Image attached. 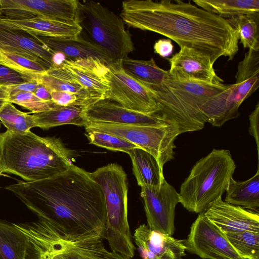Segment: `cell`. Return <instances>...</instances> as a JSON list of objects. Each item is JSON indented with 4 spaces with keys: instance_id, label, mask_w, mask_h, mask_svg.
<instances>
[{
    "instance_id": "6da1fadb",
    "label": "cell",
    "mask_w": 259,
    "mask_h": 259,
    "mask_svg": "<svg viewBox=\"0 0 259 259\" xmlns=\"http://www.w3.org/2000/svg\"><path fill=\"white\" fill-rule=\"evenodd\" d=\"M120 17L128 26L154 32L208 55L233 59L238 51L237 30L218 15L180 0H127Z\"/></svg>"
},
{
    "instance_id": "7a4b0ae2",
    "label": "cell",
    "mask_w": 259,
    "mask_h": 259,
    "mask_svg": "<svg viewBox=\"0 0 259 259\" xmlns=\"http://www.w3.org/2000/svg\"><path fill=\"white\" fill-rule=\"evenodd\" d=\"M5 189L38 218L72 234L98 231L105 235L107 212L102 189L89 172L73 164L53 177L34 182L18 181Z\"/></svg>"
},
{
    "instance_id": "3957f363",
    "label": "cell",
    "mask_w": 259,
    "mask_h": 259,
    "mask_svg": "<svg viewBox=\"0 0 259 259\" xmlns=\"http://www.w3.org/2000/svg\"><path fill=\"white\" fill-rule=\"evenodd\" d=\"M73 153L55 137H40L30 131L0 134L2 172L20 177L25 182L49 179L67 170Z\"/></svg>"
},
{
    "instance_id": "277c9868",
    "label": "cell",
    "mask_w": 259,
    "mask_h": 259,
    "mask_svg": "<svg viewBox=\"0 0 259 259\" xmlns=\"http://www.w3.org/2000/svg\"><path fill=\"white\" fill-rule=\"evenodd\" d=\"M28 241L25 259H132L108 250L104 234H72L49 221L13 223Z\"/></svg>"
},
{
    "instance_id": "5b68a950",
    "label": "cell",
    "mask_w": 259,
    "mask_h": 259,
    "mask_svg": "<svg viewBox=\"0 0 259 259\" xmlns=\"http://www.w3.org/2000/svg\"><path fill=\"white\" fill-rule=\"evenodd\" d=\"M229 85L180 80L169 73L162 84L150 90L158 103L159 110L156 114L177 125L181 134L204 127L207 121L201 107Z\"/></svg>"
},
{
    "instance_id": "8992f818",
    "label": "cell",
    "mask_w": 259,
    "mask_h": 259,
    "mask_svg": "<svg viewBox=\"0 0 259 259\" xmlns=\"http://www.w3.org/2000/svg\"><path fill=\"white\" fill-rule=\"evenodd\" d=\"M235 168L229 150L213 149L195 164L182 184L180 203L189 211L203 212L210 203L222 197Z\"/></svg>"
},
{
    "instance_id": "52a82bcc",
    "label": "cell",
    "mask_w": 259,
    "mask_h": 259,
    "mask_svg": "<svg viewBox=\"0 0 259 259\" xmlns=\"http://www.w3.org/2000/svg\"><path fill=\"white\" fill-rule=\"evenodd\" d=\"M104 193L107 212L104 238L112 251L132 258L136 247L128 221L127 178L122 167L109 163L90 172Z\"/></svg>"
},
{
    "instance_id": "ba28073f",
    "label": "cell",
    "mask_w": 259,
    "mask_h": 259,
    "mask_svg": "<svg viewBox=\"0 0 259 259\" xmlns=\"http://www.w3.org/2000/svg\"><path fill=\"white\" fill-rule=\"evenodd\" d=\"M79 36L103 51L112 62L120 61L135 50L132 36L121 18L93 1L77 2Z\"/></svg>"
},
{
    "instance_id": "9c48e42d",
    "label": "cell",
    "mask_w": 259,
    "mask_h": 259,
    "mask_svg": "<svg viewBox=\"0 0 259 259\" xmlns=\"http://www.w3.org/2000/svg\"><path fill=\"white\" fill-rule=\"evenodd\" d=\"M236 81L225 91L211 97L201 107L206 121L220 127L239 116L242 103L259 87V51L248 50L238 65Z\"/></svg>"
},
{
    "instance_id": "30bf717a",
    "label": "cell",
    "mask_w": 259,
    "mask_h": 259,
    "mask_svg": "<svg viewBox=\"0 0 259 259\" xmlns=\"http://www.w3.org/2000/svg\"><path fill=\"white\" fill-rule=\"evenodd\" d=\"M85 131H98L117 136L152 154L161 169L174 158L175 141L180 135L179 127L170 123L159 126L120 125L88 122Z\"/></svg>"
},
{
    "instance_id": "8fae6325",
    "label": "cell",
    "mask_w": 259,
    "mask_h": 259,
    "mask_svg": "<svg viewBox=\"0 0 259 259\" xmlns=\"http://www.w3.org/2000/svg\"><path fill=\"white\" fill-rule=\"evenodd\" d=\"M108 67L107 78L109 90L105 100L146 114H153L158 111V103L155 95L124 71L121 60L111 62Z\"/></svg>"
},
{
    "instance_id": "7c38bea8",
    "label": "cell",
    "mask_w": 259,
    "mask_h": 259,
    "mask_svg": "<svg viewBox=\"0 0 259 259\" xmlns=\"http://www.w3.org/2000/svg\"><path fill=\"white\" fill-rule=\"evenodd\" d=\"M186 250L203 259H243L225 233L203 214L199 213L184 240Z\"/></svg>"
},
{
    "instance_id": "4fadbf2b",
    "label": "cell",
    "mask_w": 259,
    "mask_h": 259,
    "mask_svg": "<svg viewBox=\"0 0 259 259\" xmlns=\"http://www.w3.org/2000/svg\"><path fill=\"white\" fill-rule=\"evenodd\" d=\"M141 188L147 226L154 231L172 236L175 230V208L180 203L179 193L165 180L158 186Z\"/></svg>"
},
{
    "instance_id": "5bb4252c",
    "label": "cell",
    "mask_w": 259,
    "mask_h": 259,
    "mask_svg": "<svg viewBox=\"0 0 259 259\" xmlns=\"http://www.w3.org/2000/svg\"><path fill=\"white\" fill-rule=\"evenodd\" d=\"M77 0H0V16L9 19L40 17L76 23Z\"/></svg>"
},
{
    "instance_id": "9a60e30c",
    "label": "cell",
    "mask_w": 259,
    "mask_h": 259,
    "mask_svg": "<svg viewBox=\"0 0 259 259\" xmlns=\"http://www.w3.org/2000/svg\"><path fill=\"white\" fill-rule=\"evenodd\" d=\"M82 116L87 123L148 126L170 123L158 114L132 110L109 100H101L88 106L83 110Z\"/></svg>"
},
{
    "instance_id": "2e32d148",
    "label": "cell",
    "mask_w": 259,
    "mask_h": 259,
    "mask_svg": "<svg viewBox=\"0 0 259 259\" xmlns=\"http://www.w3.org/2000/svg\"><path fill=\"white\" fill-rule=\"evenodd\" d=\"M166 60L169 73L180 80L217 84L224 82L215 73L210 57L195 49L183 47Z\"/></svg>"
},
{
    "instance_id": "e0dca14e",
    "label": "cell",
    "mask_w": 259,
    "mask_h": 259,
    "mask_svg": "<svg viewBox=\"0 0 259 259\" xmlns=\"http://www.w3.org/2000/svg\"><path fill=\"white\" fill-rule=\"evenodd\" d=\"M108 63L98 58L90 57L66 60L61 66L74 77L95 102L105 100L109 91Z\"/></svg>"
},
{
    "instance_id": "ac0fdd59",
    "label": "cell",
    "mask_w": 259,
    "mask_h": 259,
    "mask_svg": "<svg viewBox=\"0 0 259 259\" xmlns=\"http://www.w3.org/2000/svg\"><path fill=\"white\" fill-rule=\"evenodd\" d=\"M142 259H183L186 248L184 240L151 229L145 224L132 236Z\"/></svg>"
},
{
    "instance_id": "d6986e66",
    "label": "cell",
    "mask_w": 259,
    "mask_h": 259,
    "mask_svg": "<svg viewBox=\"0 0 259 259\" xmlns=\"http://www.w3.org/2000/svg\"><path fill=\"white\" fill-rule=\"evenodd\" d=\"M204 215L224 233L249 231L259 233V214L223 201L222 197L210 203Z\"/></svg>"
},
{
    "instance_id": "ffe728a7",
    "label": "cell",
    "mask_w": 259,
    "mask_h": 259,
    "mask_svg": "<svg viewBox=\"0 0 259 259\" xmlns=\"http://www.w3.org/2000/svg\"><path fill=\"white\" fill-rule=\"evenodd\" d=\"M0 28L30 36L69 39L78 38L81 32V28L76 23L40 17L17 19L0 16Z\"/></svg>"
},
{
    "instance_id": "44dd1931",
    "label": "cell",
    "mask_w": 259,
    "mask_h": 259,
    "mask_svg": "<svg viewBox=\"0 0 259 259\" xmlns=\"http://www.w3.org/2000/svg\"><path fill=\"white\" fill-rule=\"evenodd\" d=\"M0 49L37 62L49 68L53 66V53L32 36L19 31L0 28Z\"/></svg>"
},
{
    "instance_id": "7402d4cb",
    "label": "cell",
    "mask_w": 259,
    "mask_h": 259,
    "mask_svg": "<svg viewBox=\"0 0 259 259\" xmlns=\"http://www.w3.org/2000/svg\"><path fill=\"white\" fill-rule=\"evenodd\" d=\"M31 36L52 53H62L68 60L93 57L104 60L108 63L112 62L103 51L80 36L74 39Z\"/></svg>"
},
{
    "instance_id": "603a6c76",
    "label": "cell",
    "mask_w": 259,
    "mask_h": 259,
    "mask_svg": "<svg viewBox=\"0 0 259 259\" xmlns=\"http://www.w3.org/2000/svg\"><path fill=\"white\" fill-rule=\"evenodd\" d=\"M37 81L49 93L55 91L72 93L88 106L96 102L90 97L80 83L62 67H51L38 76Z\"/></svg>"
},
{
    "instance_id": "cb8c5ba5",
    "label": "cell",
    "mask_w": 259,
    "mask_h": 259,
    "mask_svg": "<svg viewBox=\"0 0 259 259\" xmlns=\"http://www.w3.org/2000/svg\"><path fill=\"white\" fill-rule=\"evenodd\" d=\"M226 192V202L258 213V168L254 176L245 181H236L231 178Z\"/></svg>"
},
{
    "instance_id": "d4e9b609",
    "label": "cell",
    "mask_w": 259,
    "mask_h": 259,
    "mask_svg": "<svg viewBox=\"0 0 259 259\" xmlns=\"http://www.w3.org/2000/svg\"><path fill=\"white\" fill-rule=\"evenodd\" d=\"M127 154L139 186H156L163 183L165 180L163 170L152 154L139 147L130 150Z\"/></svg>"
},
{
    "instance_id": "484cf974",
    "label": "cell",
    "mask_w": 259,
    "mask_h": 259,
    "mask_svg": "<svg viewBox=\"0 0 259 259\" xmlns=\"http://www.w3.org/2000/svg\"><path fill=\"white\" fill-rule=\"evenodd\" d=\"M124 71L149 90L160 85L167 78L169 72L158 67L153 58L136 60L127 56L121 60Z\"/></svg>"
},
{
    "instance_id": "4316f807",
    "label": "cell",
    "mask_w": 259,
    "mask_h": 259,
    "mask_svg": "<svg viewBox=\"0 0 259 259\" xmlns=\"http://www.w3.org/2000/svg\"><path fill=\"white\" fill-rule=\"evenodd\" d=\"M88 106L73 104L63 107L58 106L49 110L38 113H33L36 127L42 129L64 125L74 124L84 127L87 121L82 113Z\"/></svg>"
},
{
    "instance_id": "83f0119b",
    "label": "cell",
    "mask_w": 259,
    "mask_h": 259,
    "mask_svg": "<svg viewBox=\"0 0 259 259\" xmlns=\"http://www.w3.org/2000/svg\"><path fill=\"white\" fill-rule=\"evenodd\" d=\"M193 2L225 20L242 15L259 16V0H194Z\"/></svg>"
},
{
    "instance_id": "f1b7e54d",
    "label": "cell",
    "mask_w": 259,
    "mask_h": 259,
    "mask_svg": "<svg viewBox=\"0 0 259 259\" xmlns=\"http://www.w3.org/2000/svg\"><path fill=\"white\" fill-rule=\"evenodd\" d=\"M28 243L13 223L0 220V259H25Z\"/></svg>"
},
{
    "instance_id": "f546056e",
    "label": "cell",
    "mask_w": 259,
    "mask_h": 259,
    "mask_svg": "<svg viewBox=\"0 0 259 259\" xmlns=\"http://www.w3.org/2000/svg\"><path fill=\"white\" fill-rule=\"evenodd\" d=\"M226 20L237 30L244 48L259 51V16L242 15Z\"/></svg>"
},
{
    "instance_id": "4dcf8cb0",
    "label": "cell",
    "mask_w": 259,
    "mask_h": 259,
    "mask_svg": "<svg viewBox=\"0 0 259 259\" xmlns=\"http://www.w3.org/2000/svg\"><path fill=\"white\" fill-rule=\"evenodd\" d=\"M0 120L7 131L12 133H24L36 127L33 115L18 110L10 102L1 110Z\"/></svg>"
},
{
    "instance_id": "1f68e13d",
    "label": "cell",
    "mask_w": 259,
    "mask_h": 259,
    "mask_svg": "<svg viewBox=\"0 0 259 259\" xmlns=\"http://www.w3.org/2000/svg\"><path fill=\"white\" fill-rule=\"evenodd\" d=\"M0 64L36 81L40 74L49 69L37 62L2 49H0Z\"/></svg>"
},
{
    "instance_id": "d6a6232c",
    "label": "cell",
    "mask_w": 259,
    "mask_h": 259,
    "mask_svg": "<svg viewBox=\"0 0 259 259\" xmlns=\"http://www.w3.org/2000/svg\"><path fill=\"white\" fill-rule=\"evenodd\" d=\"M243 259H259V233L249 231L224 233Z\"/></svg>"
},
{
    "instance_id": "836d02e7",
    "label": "cell",
    "mask_w": 259,
    "mask_h": 259,
    "mask_svg": "<svg viewBox=\"0 0 259 259\" xmlns=\"http://www.w3.org/2000/svg\"><path fill=\"white\" fill-rule=\"evenodd\" d=\"M85 136L92 144L114 151L127 153L138 147L133 143L117 136L98 131H86Z\"/></svg>"
},
{
    "instance_id": "e575fe53",
    "label": "cell",
    "mask_w": 259,
    "mask_h": 259,
    "mask_svg": "<svg viewBox=\"0 0 259 259\" xmlns=\"http://www.w3.org/2000/svg\"><path fill=\"white\" fill-rule=\"evenodd\" d=\"M9 102L23 107L33 113L46 111L58 106L52 101L40 99L31 92H10Z\"/></svg>"
},
{
    "instance_id": "d590c367",
    "label": "cell",
    "mask_w": 259,
    "mask_h": 259,
    "mask_svg": "<svg viewBox=\"0 0 259 259\" xmlns=\"http://www.w3.org/2000/svg\"><path fill=\"white\" fill-rule=\"evenodd\" d=\"M34 81L7 66L0 64V86L10 87Z\"/></svg>"
},
{
    "instance_id": "8d00e7d4",
    "label": "cell",
    "mask_w": 259,
    "mask_h": 259,
    "mask_svg": "<svg viewBox=\"0 0 259 259\" xmlns=\"http://www.w3.org/2000/svg\"><path fill=\"white\" fill-rule=\"evenodd\" d=\"M49 93L52 101L58 106L65 107L73 104H79L88 106L74 94L55 91H51Z\"/></svg>"
},
{
    "instance_id": "74e56055",
    "label": "cell",
    "mask_w": 259,
    "mask_h": 259,
    "mask_svg": "<svg viewBox=\"0 0 259 259\" xmlns=\"http://www.w3.org/2000/svg\"><path fill=\"white\" fill-rule=\"evenodd\" d=\"M250 126L249 134L254 138L257 151L258 159L259 153V102H258L254 109L249 115Z\"/></svg>"
},
{
    "instance_id": "f35d334b",
    "label": "cell",
    "mask_w": 259,
    "mask_h": 259,
    "mask_svg": "<svg viewBox=\"0 0 259 259\" xmlns=\"http://www.w3.org/2000/svg\"><path fill=\"white\" fill-rule=\"evenodd\" d=\"M153 48L155 53L163 58H166L172 54L174 46L171 40L163 38L157 40L155 42Z\"/></svg>"
},
{
    "instance_id": "ab89813d",
    "label": "cell",
    "mask_w": 259,
    "mask_h": 259,
    "mask_svg": "<svg viewBox=\"0 0 259 259\" xmlns=\"http://www.w3.org/2000/svg\"><path fill=\"white\" fill-rule=\"evenodd\" d=\"M40 85V84L38 81L34 80L8 87L10 92H23L34 93Z\"/></svg>"
},
{
    "instance_id": "60d3db41",
    "label": "cell",
    "mask_w": 259,
    "mask_h": 259,
    "mask_svg": "<svg viewBox=\"0 0 259 259\" xmlns=\"http://www.w3.org/2000/svg\"><path fill=\"white\" fill-rule=\"evenodd\" d=\"M10 91L8 87L0 86V111L9 102Z\"/></svg>"
},
{
    "instance_id": "b9f144b4",
    "label": "cell",
    "mask_w": 259,
    "mask_h": 259,
    "mask_svg": "<svg viewBox=\"0 0 259 259\" xmlns=\"http://www.w3.org/2000/svg\"><path fill=\"white\" fill-rule=\"evenodd\" d=\"M66 60L67 58L64 54L59 52H55L52 57V66L60 67Z\"/></svg>"
},
{
    "instance_id": "7bdbcfd3",
    "label": "cell",
    "mask_w": 259,
    "mask_h": 259,
    "mask_svg": "<svg viewBox=\"0 0 259 259\" xmlns=\"http://www.w3.org/2000/svg\"><path fill=\"white\" fill-rule=\"evenodd\" d=\"M33 93L40 99L47 101H52L50 94L46 88L41 84Z\"/></svg>"
},
{
    "instance_id": "ee69618b",
    "label": "cell",
    "mask_w": 259,
    "mask_h": 259,
    "mask_svg": "<svg viewBox=\"0 0 259 259\" xmlns=\"http://www.w3.org/2000/svg\"><path fill=\"white\" fill-rule=\"evenodd\" d=\"M1 124L0 123V129H1ZM1 134V133L0 132V134ZM2 173V170H1V162H0V176L1 175Z\"/></svg>"
}]
</instances>
